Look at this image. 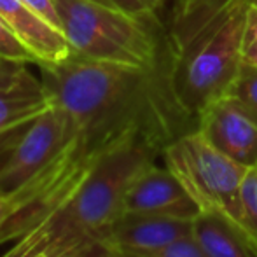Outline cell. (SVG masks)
Listing matches in <instances>:
<instances>
[{"mask_svg": "<svg viewBox=\"0 0 257 257\" xmlns=\"http://www.w3.org/2000/svg\"><path fill=\"white\" fill-rule=\"evenodd\" d=\"M0 18L39 58V63L63 61L74 53L65 35L42 20L23 0H0Z\"/></svg>", "mask_w": 257, "mask_h": 257, "instance_id": "cell-10", "label": "cell"}, {"mask_svg": "<svg viewBox=\"0 0 257 257\" xmlns=\"http://www.w3.org/2000/svg\"><path fill=\"white\" fill-rule=\"evenodd\" d=\"M193 234V219L122 213L107 229L102 240V250L112 254H142Z\"/></svg>", "mask_w": 257, "mask_h": 257, "instance_id": "cell-9", "label": "cell"}, {"mask_svg": "<svg viewBox=\"0 0 257 257\" xmlns=\"http://www.w3.org/2000/svg\"><path fill=\"white\" fill-rule=\"evenodd\" d=\"M49 107L51 100L35 77L14 89L0 91V139L20 132Z\"/></svg>", "mask_w": 257, "mask_h": 257, "instance_id": "cell-11", "label": "cell"}, {"mask_svg": "<svg viewBox=\"0 0 257 257\" xmlns=\"http://www.w3.org/2000/svg\"><path fill=\"white\" fill-rule=\"evenodd\" d=\"M193 238L206 257H257L250 241L227 222L205 212L193 219Z\"/></svg>", "mask_w": 257, "mask_h": 257, "instance_id": "cell-12", "label": "cell"}, {"mask_svg": "<svg viewBox=\"0 0 257 257\" xmlns=\"http://www.w3.org/2000/svg\"><path fill=\"white\" fill-rule=\"evenodd\" d=\"M100 257H107V255H105V254H103V255H100Z\"/></svg>", "mask_w": 257, "mask_h": 257, "instance_id": "cell-23", "label": "cell"}, {"mask_svg": "<svg viewBox=\"0 0 257 257\" xmlns=\"http://www.w3.org/2000/svg\"><path fill=\"white\" fill-rule=\"evenodd\" d=\"M96 2L107 4V6L121 9L124 13L135 14V16L156 18V9L151 6L149 0H96Z\"/></svg>", "mask_w": 257, "mask_h": 257, "instance_id": "cell-19", "label": "cell"}, {"mask_svg": "<svg viewBox=\"0 0 257 257\" xmlns=\"http://www.w3.org/2000/svg\"><path fill=\"white\" fill-rule=\"evenodd\" d=\"M37 67L46 95L67 112L70 133L51 163L13 200L16 213L0 229V245L63 203L110 151L133 139L165 149L196 130L170 91L163 58L158 67L146 68L72 53Z\"/></svg>", "mask_w": 257, "mask_h": 257, "instance_id": "cell-1", "label": "cell"}, {"mask_svg": "<svg viewBox=\"0 0 257 257\" xmlns=\"http://www.w3.org/2000/svg\"><path fill=\"white\" fill-rule=\"evenodd\" d=\"M241 61L257 67V11L250 2L248 7L247 27H245L243 41H241Z\"/></svg>", "mask_w": 257, "mask_h": 257, "instance_id": "cell-17", "label": "cell"}, {"mask_svg": "<svg viewBox=\"0 0 257 257\" xmlns=\"http://www.w3.org/2000/svg\"><path fill=\"white\" fill-rule=\"evenodd\" d=\"M0 60L23 65H39V58L23 44V41L11 30L2 18H0Z\"/></svg>", "mask_w": 257, "mask_h": 257, "instance_id": "cell-14", "label": "cell"}, {"mask_svg": "<svg viewBox=\"0 0 257 257\" xmlns=\"http://www.w3.org/2000/svg\"><path fill=\"white\" fill-rule=\"evenodd\" d=\"M70 133V119L53 103L28 122L0 163V193L14 200L60 153Z\"/></svg>", "mask_w": 257, "mask_h": 257, "instance_id": "cell-6", "label": "cell"}, {"mask_svg": "<svg viewBox=\"0 0 257 257\" xmlns=\"http://www.w3.org/2000/svg\"><path fill=\"white\" fill-rule=\"evenodd\" d=\"M14 213H16V206H14L13 200L0 193V229L13 219Z\"/></svg>", "mask_w": 257, "mask_h": 257, "instance_id": "cell-21", "label": "cell"}, {"mask_svg": "<svg viewBox=\"0 0 257 257\" xmlns=\"http://www.w3.org/2000/svg\"><path fill=\"white\" fill-rule=\"evenodd\" d=\"M250 2H252V6H254V9L257 11V0H250Z\"/></svg>", "mask_w": 257, "mask_h": 257, "instance_id": "cell-22", "label": "cell"}, {"mask_svg": "<svg viewBox=\"0 0 257 257\" xmlns=\"http://www.w3.org/2000/svg\"><path fill=\"white\" fill-rule=\"evenodd\" d=\"M32 11L39 14L42 20H46L49 25H53L54 28L61 32V25H60V18H58L56 7H54L53 0H23ZM63 34V32H61Z\"/></svg>", "mask_w": 257, "mask_h": 257, "instance_id": "cell-20", "label": "cell"}, {"mask_svg": "<svg viewBox=\"0 0 257 257\" xmlns=\"http://www.w3.org/2000/svg\"><path fill=\"white\" fill-rule=\"evenodd\" d=\"M124 213L194 219L200 206L191 198L177 175L165 165L147 166L130 186L124 200Z\"/></svg>", "mask_w": 257, "mask_h": 257, "instance_id": "cell-8", "label": "cell"}, {"mask_svg": "<svg viewBox=\"0 0 257 257\" xmlns=\"http://www.w3.org/2000/svg\"><path fill=\"white\" fill-rule=\"evenodd\" d=\"M196 130L229 159L247 168L257 166V112L247 105L222 96L201 112Z\"/></svg>", "mask_w": 257, "mask_h": 257, "instance_id": "cell-7", "label": "cell"}, {"mask_svg": "<svg viewBox=\"0 0 257 257\" xmlns=\"http://www.w3.org/2000/svg\"><path fill=\"white\" fill-rule=\"evenodd\" d=\"M226 96L238 100L248 108L257 112V67L241 61L240 70L231 84Z\"/></svg>", "mask_w": 257, "mask_h": 257, "instance_id": "cell-13", "label": "cell"}, {"mask_svg": "<svg viewBox=\"0 0 257 257\" xmlns=\"http://www.w3.org/2000/svg\"><path fill=\"white\" fill-rule=\"evenodd\" d=\"M241 200H243V213L250 234L257 247V166L248 168L241 187Z\"/></svg>", "mask_w": 257, "mask_h": 257, "instance_id": "cell-16", "label": "cell"}, {"mask_svg": "<svg viewBox=\"0 0 257 257\" xmlns=\"http://www.w3.org/2000/svg\"><path fill=\"white\" fill-rule=\"evenodd\" d=\"M250 0H238L229 13L191 39L179 53L163 54L170 91L196 124L200 114L227 95L241 65V41Z\"/></svg>", "mask_w": 257, "mask_h": 257, "instance_id": "cell-3", "label": "cell"}, {"mask_svg": "<svg viewBox=\"0 0 257 257\" xmlns=\"http://www.w3.org/2000/svg\"><path fill=\"white\" fill-rule=\"evenodd\" d=\"M34 75L25 68L23 63H13V61L0 60V91L14 89L23 82L30 81Z\"/></svg>", "mask_w": 257, "mask_h": 257, "instance_id": "cell-18", "label": "cell"}, {"mask_svg": "<svg viewBox=\"0 0 257 257\" xmlns=\"http://www.w3.org/2000/svg\"><path fill=\"white\" fill-rule=\"evenodd\" d=\"M163 147L133 139L110 151L53 212L11 241L2 257H100L107 229L124 213L133 180L163 156Z\"/></svg>", "mask_w": 257, "mask_h": 257, "instance_id": "cell-2", "label": "cell"}, {"mask_svg": "<svg viewBox=\"0 0 257 257\" xmlns=\"http://www.w3.org/2000/svg\"><path fill=\"white\" fill-rule=\"evenodd\" d=\"M163 158L182 182L200 212L219 217L257 250L243 213L241 187L248 168L212 147L198 130L186 133L165 147Z\"/></svg>", "mask_w": 257, "mask_h": 257, "instance_id": "cell-5", "label": "cell"}, {"mask_svg": "<svg viewBox=\"0 0 257 257\" xmlns=\"http://www.w3.org/2000/svg\"><path fill=\"white\" fill-rule=\"evenodd\" d=\"M107 257H206L193 234L182 240L175 241V243L163 247L159 250L153 252H142V254H112V252H105Z\"/></svg>", "mask_w": 257, "mask_h": 257, "instance_id": "cell-15", "label": "cell"}, {"mask_svg": "<svg viewBox=\"0 0 257 257\" xmlns=\"http://www.w3.org/2000/svg\"><path fill=\"white\" fill-rule=\"evenodd\" d=\"M74 53L98 61L153 68L161 63L158 18L124 13L96 0H53Z\"/></svg>", "mask_w": 257, "mask_h": 257, "instance_id": "cell-4", "label": "cell"}]
</instances>
